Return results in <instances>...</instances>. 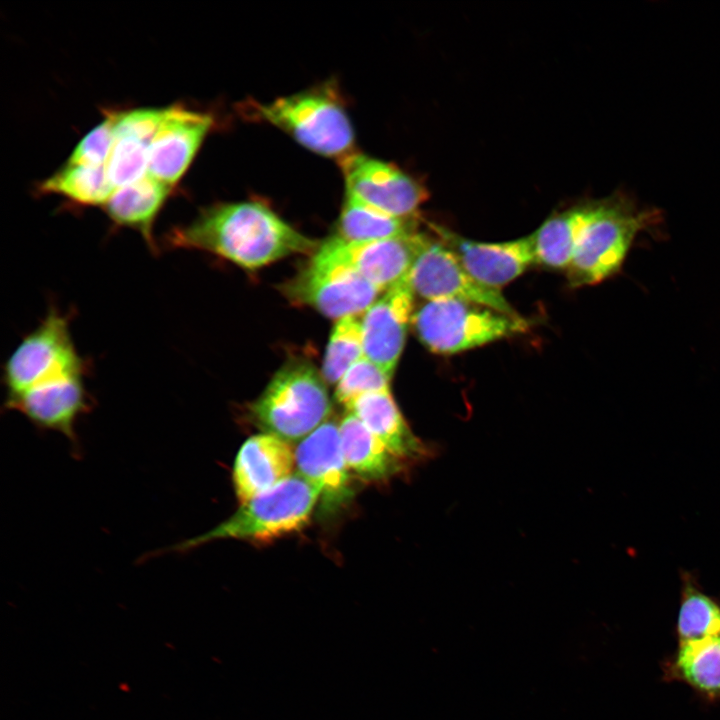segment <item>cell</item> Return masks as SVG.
I'll use <instances>...</instances> for the list:
<instances>
[{"instance_id":"1","label":"cell","mask_w":720,"mask_h":720,"mask_svg":"<svg viewBox=\"0 0 720 720\" xmlns=\"http://www.w3.org/2000/svg\"><path fill=\"white\" fill-rule=\"evenodd\" d=\"M165 242L174 249L211 253L245 269H258L294 254H314L318 249L316 241L260 201L204 208L191 222L171 229Z\"/></svg>"},{"instance_id":"2","label":"cell","mask_w":720,"mask_h":720,"mask_svg":"<svg viewBox=\"0 0 720 720\" xmlns=\"http://www.w3.org/2000/svg\"><path fill=\"white\" fill-rule=\"evenodd\" d=\"M249 119L269 123L309 150L338 160L353 152L354 131L344 106L328 84L272 102L243 104Z\"/></svg>"},{"instance_id":"3","label":"cell","mask_w":720,"mask_h":720,"mask_svg":"<svg viewBox=\"0 0 720 720\" xmlns=\"http://www.w3.org/2000/svg\"><path fill=\"white\" fill-rule=\"evenodd\" d=\"M319 500V491L300 474L293 473L276 486L242 503L229 518L210 531L171 549L184 552L220 539L270 542L303 529Z\"/></svg>"},{"instance_id":"4","label":"cell","mask_w":720,"mask_h":720,"mask_svg":"<svg viewBox=\"0 0 720 720\" xmlns=\"http://www.w3.org/2000/svg\"><path fill=\"white\" fill-rule=\"evenodd\" d=\"M331 401L326 382L309 362L293 360L273 376L250 405L253 423L264 433L300 442L327 421Z\"/></svg>"},{"instance_id":"5","label":"cell","mask_w":720,"mask_h":720,"mask_svg":"<svg viewBox=\"0 0 720 720\" xmlns=\"http://www.w3.org/2000/svg\"><path fill=\"white\" fill-rule=\"evenodd\" d=\"M658 217L655 210L640 209L625 196L597 201L566 269L570 286L595 285L617 274L635 239Z\"/></svg>"},{"instance_id":"6","label":"cell","mask_w":720,"mask_h":720,"mask_svg":"<svg viewBox=\"0 0 720 720\" xmlns=\"http://www.w3.org/2000/svg\"><path fill=\"white\" fill-rule=\"evenodd\" d=\"M70 321L69 314L50 306L40 323L22 338L3 365L5 399L33 388L87 377L88 362L76 348Z\"/></svg>"},{"instance_id":"7","label":"cell","mask_w":720,"mask_h":720,"mask_svg":"<svg viewBox=\"0 0 720 720\" xmlns=\"http://www.w3.org/2000/svg\"><path fill=\"white\" fill-rule=\"evenodd\" d=\"M411 323L420 342L443 355L474 349L529 327L521 316L454 299L427 301L413 313Z\"/></svg>"},{"instance_id":"8","label":"cell","mask_w":720,"mask_h":720,"mask_svg":"<svg viewBox=\"0 0 720 720\" xmlns=\"http://www.w3.org/2000/svg\"><path fill=\"white\" fill-rule=\"evenodd\" d=\"M281 290L291 302L337 320L365 312L382 292L351 267L316 253Z\"/></svg>"},{"instance_id":"9","label":"cell","mask_w":720,"mask_h":720,"mask_svg":"<svg viewBox=\"0 0 720 720\" xmlns=\"http://www.w3.org/2000/svg\"><path fill=\"white\" fill-rule=\"evenodd\" d=\"M345 196L384 214L414 218L426 200V190L391 163L360 152L339 160Z\"/></svg>"},{"instance_id":"10","label":"cell","mask_w":720,"mask_h":720,"mask_svg":"<svg viewBox=\"0 0 720 720\" xmlns=\"http://www.w3.org/2000/svg\"><path fill=\"white\" fill-rule=\"evenodd\" d=\"M415 295L427 301L454 299L520 316L500 290L475 280L438 238L429 237L410 272Z\"/></svg>"},{"instance_id":"11","label":"cell","mask_w":720,"mask_h":720,"mask_svg":"<svg viewBox=\"0 0 720 720\" xmlns=\"http://www.w3.org/2000/svg\"><path fill=\"white\" fill-rule=\"evenodd\" d=\"M428 238L420 232L371 242H347L334 236L315 253L351 267L383 292L409 274Z\"/></svg>"},{"instance_id":"12","label":"cell","mask_w":720,"mask_h":720,"mask_svg":"<svg viewBox=\"0 0 720 720\" xmlns=\"http://www.w3.org/2000/svg\"><path fill=\"white\" fill-rule=\"evenodd\" d=\"M414 296L408 274L384 291L361 317L364 357L391 377L405 345Z\"/></svg>"},{"instance_id":"13","label":"cell","mask_w":720,"mask_h":720,"mask_svg":"<svg viewBox=\"0 0 720 720\" xmlns=\"http://www.w3.org/2000/svg\"><path fill=\"white\" fill-rule=\"evenodd\" d=\"M294 451L297 473L319 491L325 513L336 512L352 498L350 470L338 424L326 421L301 440Z\"/></svg>"},{"instance_id":"14","label":"cell","mask_w":720,"mask_h":720,"mask_svg":"<svg viewBox=\"0 0 720 720\" xmlns=\"http://www.w3.org/2000/svg\"><path fill=\"white\" fill-rule=\"evenodd\" d=\"M438 238L479 283L499 290L536 263L532 235L516 240L484 243L430 224Z\"/></svg>"},{"instance_id":"15","label":"cell","mask_w":720,"mask_h":720,"mask_svg":"<svg viewBox=\"0 0 720 720\" xmlns=\"http://www.w3.org/2000/svg\"><path fill=\"white\" fill-rule=\"evenodd\" d=\"M213 121L208 113L179 105L167 107L150 146L147 174L174 187L193 161Z\"/></svg>"},{"instance_id":"16","label":"cell","mask_w":720,"mask_h":720,"mask_svg":"<svg viewBox=\"0 0 720 720\" xmlns=\"http://www.w3.org/2000/svg\"><path fill=\"white\" fill-rule=\"evenodd\" d=\"M91 402L86 377H78L30 389L5 399L4 406L20 412L40 429L61 433L77 447L76 424L89 411Z\"/></svg>"},{"instance_id":"17","label":"cell","mask_w":720,"mask_h":720,"mask_svg":"<svg viewBox=\"0 0 720 720\" xmlns=\"http://www.w3.org/2000/svg\"><path fill=\"white\" fill-rule=\"evenodd\" d=\"M294 466L295 451L287 441L268 433L248 438L238 450L232 469L240 504L291 476Z\"/></svg>"},{"instance_id":"18","label":"cell","mask_w":720,"mask_h":720,"mask_svg":"<svg viewBox=\"0 0 720 720\" xmlns=\"http://www.w3.org/2000/svg\"><path fill=\"white\" fill-rule=\"evenodd\" d=\"M173 187L148 174L128 185L116 188L104 205L110 220L119 227L138 232L148 248H159L154 237V224Z\"/></svg>"},{"instance_id":"19","label":"cell","mask_w":720,"mask_h":720,"mask_svg":"<svg viewBox=\"0 0 720 720\" xmlns=\"http://www.w3.org/2000/svg\"><path fill=\"white\" fill-rule=\"evenodd\" d=\"M401 461L426 454L400 412L390 390L373 392L357 398L347 407Z\"/></svg>"},{"instance_id":"20","label":"cell","mask_w":720,"mask_h":720,"mask_svg":"<svg viewBox=\"0 0 720 720\" xmlns=\"http://www.w3.org/2000/svg\"><path fill=\"white\" fill-rule=\"evenodd\" d=\"M343 455L350 472L367 482L384 481L402 462L352 413L339 423Z\"/></svg>"},{"instance_id":"21","label":"cell","mask_w":720,"mask_h":720,"mask_svg":"<svg viewBox=\"0 0 720 720\" xmlns=\"http://www.w3.org/2000/svg\"><path fill=\"white\" fill-rule=\"evenodd\" d=\"M665 676L711 701H720V635L678 643L665 665Z\"/></svg>"},{"instance_id":"22","label":"cell","mask_w":720,"mask_h":720,"mask_svg":"<svg viewBox=\"0 0 720 720\" xmlns=\"http://www.w3.org/2000/svg\"><path fill=\"white\" fill-rule=\"evenodd\" d=\"M595 206L596 202H592L565 210L548 218L531 234L536 263L553 269H567Z\"/></svg>"},{"instance_id":"23","label":"cell","mask_w":720,"mask_h":720,"mask_svg":"<svg viewBox=\"0 0 720 720\" xmlns=\"http://www.w3.org/2000/svg\"><path fill=\"white\" fill-rule=\"evenodd\" d=\"M416 225L415 217H393L345 196L335 236L347 242L380 241L415 233Z\"/></svg>"},{"instance_id":"24","label":"cell","mask_w":720,"mask_h":720,"mask_svg":"<svg viewBox=\"0 0 720 720\" xmlns=\"http://www.w3.org/2000/svg\"><path fill=\"white\" fill-rule=\"evenodd\" d=\"M680 579L678 643L720 635V599L704 592L692 573L683 571Z\"/></svg>"},{"instance_id":"25","label":"cell","mask_w":720,"mask_h":720,"mask_svg":"<svg viewBox=\"0 0 720 720\" xmlns=\"http://www.w3.org/2000/svg\"><path fill=\"white\" fill-rule=\"evenodd\" d=\"M42 193L57 194L81 206H104L115 188L106 166L91 167L67 162L39 187Z\"/></svg>"},{"instance_id":"26","label":"cell","mask_w":720,"mask_h":720,"mask_svg":"<svg viewBox=\"0 0 720 720\" xmlns=\"http://www.w3.org/2000/svg\"><path fill=\"white\" fill-rule=\"evenodd\" d=\"M364 356L362 326L359 315L337 320L333 327L323 360L322 377L328 384H337L348 369Z\"/></svg>"},{"instance_id":"27","label":"cell","mask_w":720,"mask_h":720,"mask_svg":"<svg viewBox=\"0 0 720 720\" xmlns=\"http://www.w3.org/2000/svg\"><path fill=\"white\" fill-rule=\"evenodd\" d=\"M151 142L134 136H115L106 164L107 175L119 188L147 175Z\"/></svg>"},{"instance_id":"28","label":"cell","mask_w":720,"mask_h":720,"mask_svg":"<svg viewBox=\"0 0 720 720\" xmlns=\"http://www.w3.org/2000/svg\"><path fill=\"white\" fill-rule=\"evenodd\" d=\"M391 376L366 357L354 363L336 384L335 398L346 408L357 398L385 390H390Z\"/></svg>"},{"instance_id":"29","label":"cell","mask_w":720,"mask_h":720,"mask_svg":"<svg viewBox=\"0 0 720 720\" xmlns=\"http://www.w3.org/2000/svg\"><path fill=\"white\" fill-rule=\"evenodd\" d=\"M114 140L113 116L110 112L83 137L67 162L91 167L106 166Z\"/></svg>"}]
</instances>
